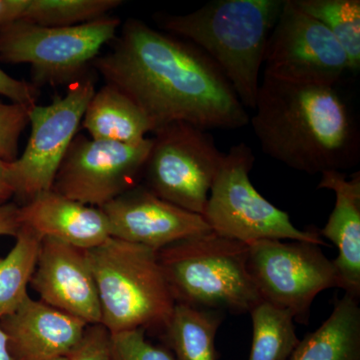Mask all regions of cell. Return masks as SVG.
Returning a JSON list of instances; mask_svg holds the SVG:
<instances>
[{"instance_id":"cell-1","label":"cell","mask_w":360,"mask_h":360,"mask_svg":"<svg viewBox=\"0 0 360 360\" xmlns=\"http://www.w3.org/2000/svg\"><path fill=\"white\" fill-rule=\"evenodd\" d=\"M106 84L122 90L153 131L174 122L236 129L250 122L219 66L200 47L129 20L111 51L94 61Z\"/></svg>"},{"instance_id":"cell-2","label":"cell","mask_w":360,"mask_h":360,"mask_svg":"<svg viewBox=\"0 0 360 360\" xmlns=\"http://www.w3.org/2000/svg\"><path fill=\"white\" fill-rule=\"evenodd\" d=\"M251 125L265 155L309 174L341 172L360 158L359 125L335 86L264 75Z\"/></svg>"},{"instance_id":"cell-3","label":"cell","mask_w":360,"mask_h":360,"mask_svg":"<svg viewBox=\"0 0 360 360\" xmlns=\"http://www.w3.org/2000/svg\"><path fill=\"white\" fill-rule=\"evenodd\" d=\"M284 0H215L160 20L167 32L200 47L219 66L245 108L255 110L260 68Z\"/></svg>"},{"instance_id":"cell-4","label":"cell","mask_w":360,"mask_h":360,"mask_svg":"<svg viewBox=\"0 0 360 360\" xmlns=\"http://www.w3.org/2000/svg\"><path fill=\"white\" fill-rule=\"evenodd\" d=\"M101 309V324L110 333L142 328L160 335L175 300L158 251L110 238L87 250Z\"/></svg>"},{"instance_id":"cell-5","label":"cell","mask_w":360,"mask_h":360,"mask_svg":"<svg viewBox=\"0 0 360 360\" xmlns=\"http://www.w3.org/2000/svg\"><path fill=\"white\" fill-rule=\"evenodd\" d=\"M248 245L210 231L165 246L158 260L175 302L243 314L262 302L248 269Z\"/></svg>"},{"instance_id":"cell-6","label":"cell","mask_w":360,"mask_h":360,"mask_svg":"<svg viewBox=\"0 0 360 360\" xmlns=\"http://www.w3.org/2000/svg\"><path fill=\"white\" fill-rule=\"evenodd\" d=\"M255 155L240 143L224 155L213 179L203 219L215 233L250 245L264 239L326 245L319 232L302 231L288 212L265 200L251 184Z\"/></svg>"},{"instance_id":"cell-7","label":"cell","mask_w":360,"mask_h":360,"mask_svg":"<svg viewBox=\"0 0 360 360\" xmlns=\"http://www.w3.org/2000/svg\"><path fill=\"white\" fill-rule=\"evenodd\" d=\"M122 20L99 18L75 26H41L15 20L0 28V60L30 65L33 84L75 82L98 58L104 45L116 39Z\"/></svg>"},{"instance_id":"cell-8","label":"cell","mask_w":360,"mask_h":360,"mask_svg":"<svg viewBox=\"0 0 360 360\" xmlns=\"http://www.w3.org/2000/svg\"><path fill=\"white\" fill-rule=\"evenodd\" d=\"M144 176L161 200L203 217L213 179L224 153L212 135L186 122L155 131Z\"/></svg>"},{"instance_id":"cell-9","label":"cell","mask_w":360,"mask_h":360,"mask_svg":"<svg viewBox=\"0 0 360 360\" xmlns=\"http://www.w3.org/2000/svg\"><path fill=\"white\" fill-rule=\"evenodd\" d=\"M248 269L262 300L302 324L309 323L312 302L321 291L340 288L333 260L314 243L255 241L248 245Z\"/></svg>"},{"instance_id":"cell-10","label":"cell","mask_w":360,"mask_h":360,"mask_svg":"<svg viewBox=\"0 0 360 360\" xmlns=\"http://www.w3.org/2000/svg\"><path fill=\"white\" fill-rule=\"evenodd\" d=\"M96 92L91 78L70 84L63 96L49 105L30 110V139L25 150L8 163L9 184L20 205L51 191L61 163L82 124L85 110Z\"/></svg>"},{"instance_id":"cell-11","label":"cell","mask_w":360,"mask_h":360,"mask_svg":"<svg viewBox=\"0 0 360 360\" xmlns=\"http://www.w3.org/2000/svg\"><path fill=\"white\" fill-rule=\"evenodd\" d=\"M153 139L139 143L78 135L59 167L51 191L85 205L103 207L139 186Z\"/></svg>"},{"instance_id":"cell-12","label":"cell","mask_w":360,"mask_h":360,"mask_svg":"<svg viewBox=\"0 0 360 360\" xmlns=\"http://www.w3.org/2000/svg\"><path fill=\"white\" fill-rule=\"evenodd\" d=\"M264 75L292 84L335 86L349 70L347 53L322 23L284 0L265 49Z\"/></svg>"},{"instance_id":"cell-13","label":"cell","mask_w":360,"mask_h":360,"mask_svg":"<svg viewBox=\"0 0 360 360\" xmlns=\"http://www.w3.org/2000/svg\"><path fill=\"white\" fill-rule=\"evenodd\" d=\"M101 210L108 219L111 238L156 251L212 231L201 215L161 200L141 184Z\"/></svg>"},{"instance_id":"cell-14","label":"cell","mask_w":360,"mask_h":360,"mask_svg":"<svg viewBox=\"0 0 360 360\" xmlns=\"http://www.w3.org/2000/svg\"><path fill=\"white\" fill-rule=\"evenodd\" d=\"M30 286L40 300L82 319L101 323V309L87 250L44 238Z\"/></svg>"},{"instance_id":"cell-15","label":"cell","mask_w":360,"mask_h":360,"mask_svg":"<svg viewBox=\"0 0 360 360\" xmlns=\"http://www.w3.org/2000/svg\"><path fill=\"white\" fill-rule=\"evenodd\" d=\"M87 323L30 295L13 314L0 319L13 360H49L66 356Z\"/></svg>"},{"instance_id":"cell-16","label":"cell","mask_w":360,"mask_h":360,"mask_svg":"<svg viewBox=\"0 0 360 360\" xmlns=\"http://www.w3.org/2000/svg\"><path fill=\"white\" fill-rule=\"evenodd\" d=\"M21 224L44 238L90 250L111 238L103 210L46 191L20 205Z\"/></svg>"},{"instance_id":"cell-17","label":"cell","mask_w":360,"mask_h":360,"mask_svg":"<svg viewBox=\"0 0 360 360\" xmlns=\"http://www.w3.org/2000/svg\"><path fill=\"white\" fill-rule=\"evenodd\" d=\"M319 189L335 191V208L319 234L338 248L333 264L340 279V288L360 297V174L348 179L338 170L321 174Z\"/></svg>"},{"instance_id":"cell-18","label":"cell","mask_w":360,"mask_h":360,"mask_svg":"<svg viewBox=\"0 0 360 360\" xmlns=\"http://www.w3.org/2000/svg\"><path fill=\"white\" fill-rule=\"evenodd\" d=\"M82 124L90 139L127 144L139 143L153 131L141 108L122 90L108 84L94 92Z\"/></svg>"},{"instance_id":"cell-19","label":"cell","mask_w":360,"mask_h":360,"mask_svg":"<svg viewBox=\"0 0 360 360\" xmlns=\"http://www.w3.org/2000/svg\"><path fill=\"white\" fill-rule=\"evenodd\" d=\"M359 298L345 293L321 328L300 341L290 360H360Z\"/></svg>"},{"instance_id":"cell-20","label":"cell","mask_w":360,"mask_h":360,"mask_svg":"<svg viewBox=\"0 0 360 360\" xmlns=\"http://www.w3.org/2000/svg\"><path fill=\"white\" fill-rule=\"evenodd\" d=\"M224 315L176 303L160 338L176 360H217L215 336Z\"/></svg>"},{"instance_id":"cell-21","label":"cell","mask_w":360,"mask_h":360,"mask_svg":"<svg viewBox=\"0 0 360 360\" xmlns=\"http://www.w3.org/2000/svg\"><path fill=\"white\" fill-rule=\"evenodd\" d=\"M13 250L0 257V319L13 314L28 296L42 236L27 225H21Z\"/></svg>"},{"instance_id":"cell-22","label":"cell","mask_w":360,"mask_h":360,"mask_svg":"<svg viewBox=\"0 0 360 360\" xmlns=\"http://www.w3.org/2000/svg\"><path fill=\"white\" fill-rule=\"evenodd\" d=\"M252 342L248 360H288L300 343L290 312L260 302L250 310Z\"/></svg>"},{"instance_id":"cell-23","label":"cell","mask_w":360,"mask_h":360,"mask_svg":"<svg viewBox=\"0 0 360 360\" xmlns=\"http://www.w3.org/2000/svg\"><path fill=\"white\" fill-rule=\"evenodd\" d=\"M292 4L333 33L347 53L348 70L357 72L360 68L359 0H292Z\"/></svg>"},{"instance_id":"cell-24","label":"cell","mask_w":360,"mask_h":360,"mask_svg":"<svg viewBox=\"0 0 360 360\" xmlns=\"http://www.w3.org/2000/svg\"><path fill=\"white\" fill-rule=\"evenodd\" d=\"M120 0H26L20 20L41 26H75L105 18Z\"/></svg>"},{"instance_id":"cell-25","label":"cell","mask_w":360,"mask_h":360,"mask_svg":"<svg viewBox=\"0 0 360 360\" xmlns=\"http://www.w3.org/2000/svg\"><path fill=\"white\" fill-rule=\"evenodd\" d=\"M113 360H176L168 348L146 340V331L139 328L111 333Z\"/></svg>"},{"instance_id":"cell-26","label":"cell","mask_w":360,"mask_h":360,"mask_svg":"<svg viewBox=\"0 0 360 360\" xmlns=\"http://www.w3.org/2000/svg\"><path fill=\"white\" fill-rule=\"evenodd\" d=\"M30 108L0 103V156L7 162L18 158L21 134L30 124Z\"/></svg>"},{"instance_id":"cell-27","label":"cell","mask_w":360,"mask_h":360,"mask_svg":"<svg viewBox=\"0 0 360 360\" xmlns=\"http://www.w3.org/2000/svg\"><path fill=\"white\" fill-rule=\"evenodd\" d=\"M68 360H113L111 333L103 324H87L84 335L66 355Z\"/></svg>"},{"instance_id":"cell-28","label":"cell","mask_w":360,"mask_h":360,"mask_svg":"<svg viewBox=\"0 0 360 360\" xmlns=\"http://www.w3.org/2000/svg\"><path fill=\"white\" fill-rule=\"evenodd\" d=\"M39 94L37 85L16 79L0 68V96L11 99V103L32 108L37 105Z\"/></svg>"},{"instance_id":"cell-29","label":"cell","mask_w":360,"mask_h":360,"mask_svg":"<svg viewBox=\"0 0 360 360\" xmlns=\"http://www.w3.org/2000/svg\"><path fill=\"white\" fill-rule=\"evenodd\" d=\"M20 205L7 202L0 205V236L15 238L21 227Z\"/></svg>"},{"instance_id":"cell-30","label":"cell","mask_w":360,"mask_h":360,"mask_svg":"<svg viewBox=\"0 0 360 360\" xmlns=\"http://www.w3.org/2000/svg\"><path fill=\"white\" fill-rule=\"evenodd\" d=\"M26 0H0V28L20 20Z\"/></svg>"},{"instance_id":"cell-31","label":"cell","mask_w":360,"mask_h":360,"mask_svg":"<svg viewBox=\"0 0 360 360\" xmlns=\"http://www.w3.org/2000/svg\"><path fill=\"white\" fill-rule=\"evenodd\" d=\"M8 163L0 156V205L11 202V198H13V187L9 184L7 176Z\"/></svg>"},{"instance_id":"cell-32","label":"cell","mask_w":360,"mask_h":360,"mask_svg":"<svg viewBox=\"0 0 360 360\" xmlns=\"http://www.w3.org/2000/svg\"><path fill=\"white\" fill-rule=\"evenodd\" d=\"M0 360H13L9 352L6 336L1 328H0Z\"/></svg>"},{"instance_id":"cell-33","label":"cell","mask_w":360,"mask_h":360,"mask_svg":"<svg viewBox=\"0 0 360 360\" xmlns=\"http://www.w3.org/2000/svg\"><path fill=\"white\" fill-rule=\"evenodd\" d=\"M49 360H68L66 359V356H60V357H56V359H49Z\"/></svg>"}]
</instances>
